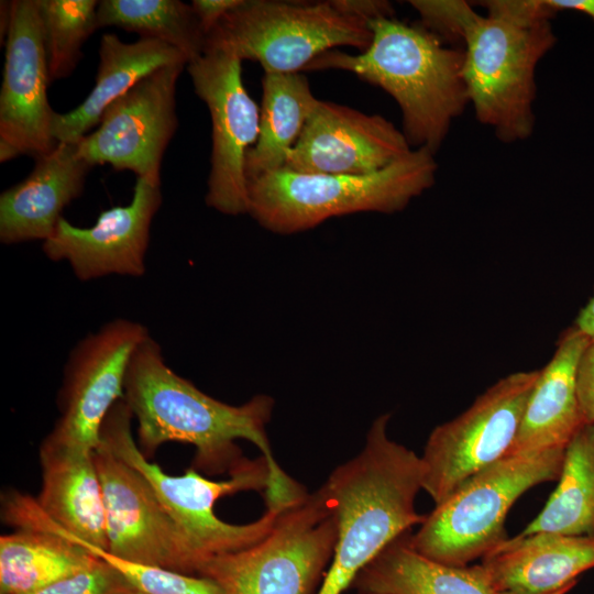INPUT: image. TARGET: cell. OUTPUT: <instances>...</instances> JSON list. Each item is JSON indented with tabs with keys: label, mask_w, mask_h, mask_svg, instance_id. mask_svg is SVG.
<instances>
[{
	"label": "cell",
	"mask_w": 594,
	"mask_h": 594,
	"mask_svg": "<svg viewBox=\"0 0 594 594\" xmlns=\"http://www.w3.org/2000/svg\"><path fill=\"white\" fill-rule=\"evenodd\" d=\"M559 484L520 532L594 537V424H585L564 450Z\"/></svg>",
	"instance_id": "obj_26"
},
{
	"label": "cell",
	"mask_w": 594,
	"mask_h": 594,
	"mask_svg": "<svg viewBox=\"0 0 594 594\" xmlns=\"http://www.w3.org/2000/svg\"><path fill=\"white\" fill-rule=\"evenodd\" d=\"M35 161L30 175L0 196L3 244L47 240L63 209L82 194L92 167L78 155L77 143H57Z\"/></svg>",
	"instance_id": "obj_19"
},
{
	"label": "cell",
	"mask_w": 594,
	"mask_h": 594,
	"mask_svg": "<svg viewBox=\"0 0 594 594\" xmlns=\"http://www.w3.org/2000/svg\"><path fill=\"white\" fill-rule=\"evenodd\" d=\"M574 326L590 339L594 338V296L581 309Z\"/></svg>",
	"instance_id": "obj_34"
},
{
	"label": "cell",
	"mask_w": 594,
	"mask_h": 594,
	"mask_svg": "<svg viewBox=\"0 0 594 594\" xmlns=\"http://www.w3.org/2000/svg\"><path fill=\"white\" fill-rule=\"evenodd\" d=\"M573 586H566L559 591L551 592V593H544V594H566L570 590H572ZM498 594H525V593H518V592H499Z\"/></svg>",
	"instance_id": "obj_36"
},
{
	"label": "cell",
	"mask_w": 594,
	"mask_h": 594,
	"mask_svg": "<svg viewBox=\"0 0 594 594\" xmlns=\"http://www.w3.org/2000/svg\"><path fill=\"white\" fill-rule=\"evenodd\" d=\"M186 63L175 47L153 38L140 37L124 43L113 33H105L99 44V66L92 90L75 109L55 112L52 125L57 143H78L97 127L106 108L141 79L156 69Z\"/></svg>",
	"instance_id": "obj_22"
},
{
	"label": "cell",
	"mask_w": 594,
	"mask_h": 594,
	"mask_svg": "<svg viewBox=\"0 0 594 594\" xmlns=\"http://www.w3.org/2000/svg\"><path fill=\"white\" fill-rule=\"evenodd\" d=\"M373 38L359 54L331 50L305 70L339 69L378 86L399 106L411 148L436 154L452 121L470 103L462 47H448L424 25L395 18L370 22Z\"/></svg>",
	"instance_id": "obj_4"
},
{
	"label": "cell",
	"mask_w": 594,
	"mask_h": 594,
	"mask_svg": "<svg viewBox=\"0 0 594 594\" xmlns=\"http://www.w3.org/2000/svg\"><path fill=\"white\" fill-rule=\"evenodd\" d=\"M186 66L161 67L109 105L98 128L77 143L78 155L91 166L108 164L161 184L162 160L178 125L176 85Z\"/></svg>",
	"instance_id": "obj_13"
},
{
	"label": "cell",
	"mask_w": 594,
	"mask_h": 594,
	"mask_svg": "<svg viewBox=\"0 0 594 594\" xmlns=\"http://www.w3.org/2000/svg\"><path fill=\"white\" fill-rule=\"evenodd\" d=\"M411 150L403 131L384 117L319 100L283 168L304 174H371Z\"/></svg>",
	"instance_id": "obj_17"
},
{
	"label": "cell",
	"mask_w": 594,
	"mask_h": 594,
	"mask_svg": "<svg viewBox=\"0 0 594 594\" xmlns=\"http://www.w3.org/2000/svg\"><path fill=\"white\" fill-rule=\"evenodd\" d=\"M136 591L114 568L101 561L97 566L61 579L25 594H130Z\"/></svg>",
	"instance_id": "obj_29"
},
{
	"label": "cell",
	"mask_w": 594,
	"mask_h": 594,
	"mask_svg": "<svg viewBox=\"0 0 594 594\" xmlns=\"http://www.w3.org/2000/svg\"><path fill=\"white\" fill-rule=\"evenodd\" d=\"M51 82L72 75L81 47L97 30L96 0H36Z\"/></svg>",
	"instance_id": "obj_28"
},
{
	"label": "cell",
	"mask_w": 594,
	"mask_h": 594,
	"mask_svg": "<svg viewBox=\"0 0 594 594\" xmlns=\"http://www.w3.org/2000/svg\"><path fill=\"white\" fill-rule=\"evenodd\" d=\"M548 3L557 12L561 10H574L594 20V0H548Z\"/></svg>",
	"instance_id": "obj_33"
},
{
	"label": "cell",
	"mask_w": 594,
	"mask_h": 594,
	"mask_svg": "<svg viewBox=\"0 0 594 594\" xmlns=\"http://www.w3.org/2000/svg\"><path fill=\"white\" fill-rule=\"evenodd\" d=\"M132 419L125 400L119 399L102 424L99 443L148 482L165 510L191 542L201 564L210 557L252 546L268 534L285 505L268 507L258 519L243 525L229 524L215 514V504L222 497L248 491L265 495L270 470L263 455L248 459L222 481L209 480L194 468L184 474L170 475L141 451L132 435Z\"/></svg>",
	"instance_id": "obj_6"
},
{
	"label": "cell",
	"mask_w": 594,
	"mask_h": 594,
	"mask_svg": "<svg viewBox=\"0 0 594 594\" xmlns=\"http://www.w3.org/2000/svg\"><path fill=\"white\" fill-rule=\"evenodd\" d=\"M4 45L0 146L9 147L15 156L31 155L36 160L57 144L52 133L56 111L47 98L51 80L36 0L12 1Z\"/></svg>",
	"instance_id": "obj_15"
},
{
	"label": "cell",
	"mask_w": 594,
	"mask_h": 594,
	"mask_svg": "<svg viewBox=\"0 0 594 594\" xmlns=\"http://www.w3.org/2000/svg\"><path fill=\"white\" fill-rule=\"evenodd\" d=\"M576 393L585 424H594V338L588 340L579 360Z\"/></svg>",
	"instance_id": "obj_30"
},
{
	"label": "cell",
	"mask_w": 594,
	"mask_h": 594,
	"mask_svg": "<svg viewBox=\"0 0 594 594\" xmlns=\"http://www.w3.org/2000/svg\"><path fill=\"white\" fill-rule=\"evenodd\" d=\"M497 593L544 594L574 586L594 568V537L535 532L507 538L481 563Z\"/></svg>",
	"instance_id": "obj_20"
},
{
	"label": "cell",
	"mask_w": 594,
	"mask_h": 594,
	"mask_svg": "<svg viewBox=\"0 0 594 594\" xmlns=\"http://www.w3.org/2000/svg\"><path fill=\"white\" fill-rule=\"evenodd\" d=\"M0 9V40L3 45V41L6 42L11 23L12 1H1Z\"/></svg>",
	"instance_id": "obj_35"
},
{
	"label": "cell",
	"mask_w": 594,
	"mask_h": 594,
	"mask_svg": "<svg viewBox=\"0 0 594 594\" xmlns=\"http://www.w3.org/2000/svg\"><path fill=\"white\" fill-rule=\"evenodd\" d=\"M341 12L366 22L394 18V8L385 0H331Z\"/></svg>",
	"instance_id": "obj_31"
},
{
	"label": "cell",
	"mask_w": 594,
	"mask_h": 594,
	"mask_svg": "<svg viewBox=\"0 0 594 594\" xmlns=\"http://www.w3.org/2000/svg\"><path fill=\"white\" fill-rule=\"evenodd\" d=\"M389 414L370 427L360 453L337 466L320 487L337 520L330 565L316 594H343L389 542L425 520L416 512L421 463L389 439Z\"/></svg>",
	"instance_id": "obj_3"
},
{
	"label": "cell",
	"mask_w": 594,
	"mask_h": 594,
	"mask_svg": "<svg viewBox=\"0 0 594 594\" xmlns=\"http://www.w3.org/2000/svg\"><path fill=\"white\" fill-rule=\"evenodd\" d=\"M243 0H194L191 7L206 34L221 21L231 10L242 3Z\"/></svg>",
	"instance_id": "obj_32"
},
{
	"label": "cell",
	"mask_w": 594,
	"mask_h": 594,
	"mask_svg": "<svg viewBox=\"0 0 594 594\" xmlns=\"http://www.w3.org/2000/svg\"><path fill=\"white\" fill-rule=\"evenodd\" d=\"M359 594H498L482 564L448 565L419 553L410 531L389 542L358 574Z\"/></svg>",
	"instance_id": "obj_23"
},
{
	"label": "cell",
	"mask_w": 594,
	"mask_h": 594,
	"mask_svg": "<svg viewBox=\"0 0 594 594\" xmlns=\"http://www.w3.org/2000/svg\"><path fill=\"white\" fill-rule=\"evenodd\" d=\"M372 38L369 22L341 12L331 0H243L209 32L205 52L255 61L264 73H299L331 50L364 52Z\"/></svg>",
	"instance_id": "obj_8"
},
{
	"label": "cell",
	"mask_w": 594,
	"mask_h": 594,
	"mask_svg": "<svg viewBox=\"0 0 594 594\" xmlns=\"http://www.w3.org/2000/svg\"><path fill=\"white\" fill-rule=\"evenodd\" d=\"M101 561L63 536L22 528L0 537V594L33 592Z\"/></svg>",
	"instance_id": "obj_25"
},
{
	"label": "cell",
	"mask_w": 594,
	"mask_h": 594,
	"mask_svg": "<svg viewBox=\"0 0 594 594\" xmlns=\"http://www.w3.org/2000/svg\"><path fill=\"white\" fill-rule=\"evenodd\" d=\"M336 541V516L319 488L287 504L260 541L207 559L197 576L223 594H316Z\"/></svg>",
	"instance_id": "obj_9"
},
{
	"label": "cell",
	"mask_w": 594,
	"mask_h": 594,
	"mask_svg": "<svg viewBox=\"0 0 594 594\" xmlns=\"http://www.w3.org/2000/svg\"><path fill=\"white\" fill-rule=\"evenodd\" d=\"M94 460L102 488L108 552L197 575L201 564L198 553L148 482L101 443Z\"/></svg>",
	"instance_id": "obj_14"
},
{
	"label": "cell",
	"mask_w": 594,
	"mask_h": 594,
	"mask_svg": "<svg viewBox=\"0 0 594 594\" xmlns=\"http://www.w3.org/2000/svg\"><path fill=\"white\" fill-rule=\"evenodd\" d=\"M422 25L462 43L463 77L476 119L496 136L513 143L535 127L536 68L554 46L551 20L558 13L547 0H488L477 13L464 0H411Z\"/></svg>",
	"instance_id": "obj_2"
},
{
	"label": "cell",
	"mask_w": 594,
	"mask_h": 594,
	"mask_svg": "<svg viewBox=\"0 0 594 594\" xmlns=\"http://www.w3.org/2000/svg\"><path fill=\"white\" fill-rule=\"evenodd\" d=\"M564 448L509 454L465 481L425 517L410 543L425 557L464 566L507 539L506 516L531 487L558 481Z\"/></svg>",
	"instance_id": "obj_7"
},
{
	"label": "cell",
	"mask_w": 594,
	"mask_h": 594,
	"mask_svg": "<svg viewBox=\"0 0 594 594\" xmlns=\"http://www.w3.org/2000/svg\"><path fill=\"white\" fill-rule=\"evenodd\" d=\"M42 487L37 498L23 497L12 512L13 526L63 536L108 551L102 488L94 452L40 448Z\"/></svg>",
	"instance_id": "obj_18"
},
{
	"label": "cell",
	"mask_w": 594,
	"mask_h": 594,
	"mask_svg": "<svg viewBox=\"0 0 594 594\" xmlns=\"http://www.w3.org/2000/svg\"><path fill=\"white\" fill-rule=\"evenodd\" d=\"M538 375L539 370L503 377L464 413L432 430L420 457L421 488L436 505L509 454Z\"/></svg>",
	"instance_id": "obj_10"
},
{
	"label": "cell",
	"mask_w": 594,
	"mask_h": 594,
	"mask_svg": "<svg viewBox=\"0 0 594 594\" xmlns=\"http://www.w3.org/2000/svg\"><path fill=\"white\" fill-rule=\"evenodd\" d=\"M588 340L575 326L562 333L552 359L539 370L509 454L564 448L585 425L576 370Z\"/></svg>",
	"instance_id": "obj_21"
},
{
	"label": "cell",
	"mask_w": 594,
	"mask_h": 594,
	"mask_svg": "<svg viewBox=\"0 0 594 594\" xmlns=\"http://www.w3.org/2000/svg\"><path fill=\"white\" fill-rule=\"evenodd\" d=\"M162 200L161 184L136 178L131 202L102 211L92 227H76L62 217L43 242V252L51 261H66L82 282L108 275L140 277L146 271L150 229Z\"/></svg>",
	"instance_id": "obj_16"
},
{
	"label": "cell",
	"mask_w": 594,
	"mask_h": 594,
	"mask_svg": "<svg viewBox=\"0 0 594 594\" xmlns=\"http://www.w3.org/2000/svg\"><path fill=\"white\" fill-rule=\"evenodd\" d=\"M97 21L98 28L117 26L164 42L182 52L188 63L206 48V34L191 4L179 0H102Z\"/></svg>",
	"instance_id": "obj_27"
},
{
	"label": "cell",
	"mask_w": 594,
	"mask_h": 594,
	"mask_svg": "<svg viewBox=\"0 0 594 594\" xmlns=\"http://www.w3.org/2000/svg\"><path fill=\"white\" fill-rule=\"evenodd\" d=\"M435 154L413 148L371 174H304L286 168L249 182V215L277 234L309 230L355 212L392 213L404 209L435 183Z\"/></svg>",
	"instance_id": "obj_5"
},
{
	"label": "cell",
	"mask_w": 594,
	"mask_h": 594,
	"mask_svg": "<svg viewBox=\"0 0 594 594\" xmlns=\"http://www.w3.org/2000/svg\"><path fill=\"white\" fill-rule=\"evenodd\" d=\"M241 63L221 51H206L186 66L211 118V167L205 200L228 216L249 212L245 158L260 132L261 110L244 86Z\"/></svg>",
	"instance_id": "obj_12"
},
{
	"label": "cell",
	"mask_w": 594,
	"mask_h": 594,
	"mask_svg": "<svg viewBox=\"0 0 594 594\" xmlns=\"http://www.w3.org/2000/svg\"><path fill=\"white\" fill-rule=\"evenodd\" d=\"M123 399L138 421L139 447L146 457L166 442L189 443L196 449L195 470L230 474L248 460L235 443L243 439L267 461V507L289 504L307 493L274 458L266 433L274 400L262 394L233 406L207 395L166 364L150 334L131 355Z\"/></svg>",
	"instance_id": "obj_1"
},
{
	"label": "cell",
	"mask_w": 594,
	"mask_h": 594,
	"mask_svg": "<svg viewBox=\"0 0 594 594\" xmlns=\"http://www.w3.org/2000/svg\"><path fill=\"white\" fill-rule=\"evenodd\" d=\"M262 88L258 138L245 158L248 182L285 166L319 101L300 73H264Z\"/></svg>",
	"instance_id": "obj_24"
},
{
	"label": "cell",
	"mask_w": 594,
	"mask_h": 594,
	"mask_svg": "<svg viewBox=\"0 0 594 594\" xmlns=\"http://www.w3.org/2000/svg\"><path fill=\"white\" fill-rule=\"evenodd\" d=\"M130 594H144V593L139 592V591H134V592H132V593H130Z\"/></svg>",
	"instance_id": "obj_37"
},
{
	"label": "cell",
	"mask_w": 594,
	"mask_h": 594,
	"mask_svg": "<svg viewBox=\"0 0 594 594\" xmlns=\"http://www.w3.org/2000/svg\"><path fill=\"white\" fill-rule=\"evenodd\" d=\"M148 334L142 323L120 318L75 345L58 394L61 416L45 442L85 452L97 449L106 417L123 398L131 355Z\"/></svg>",
	"instance_id": "obj_11"
}]
</instances>
